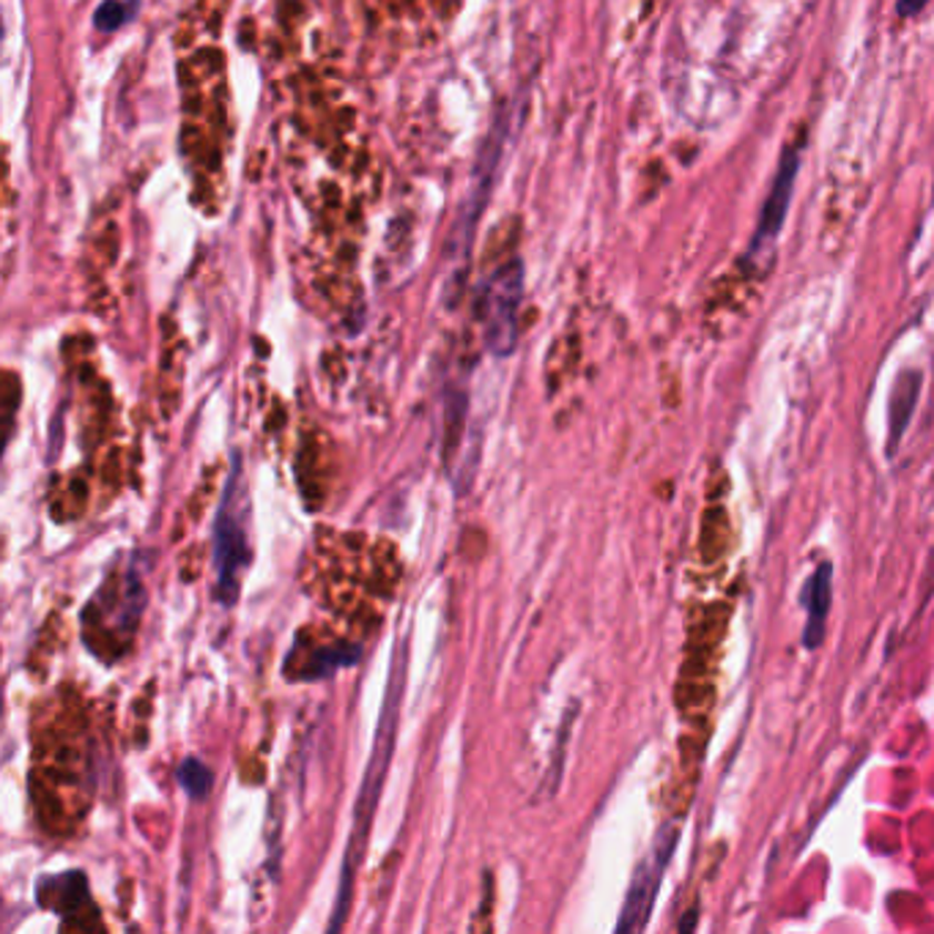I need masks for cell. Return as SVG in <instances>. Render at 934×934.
I'll return each instance as SVG.
<instances>
[{"instance_id": "8", "label": "cell", "mask_w": 934, "mask_h": 934, "mask_svg": "<svg viewBox=\"0 0 934 934\" xmlns=\"http://www.w3.org/2000/svg\"><path fill=\"white\" fill-rule=\"evenodd\" d=\"M179 781L192 801H203L211 790V771L198 760H184L179 767Z\"/></svg>"}, {"instance_id": "1", "label": "cell", "mask_w": 934, "mask_h": 934, "mask_svg": "<svg viewBox=\"0 0 934 934\" xmlns=\"http://www.w3.org/2000/svg\"><path fill=\"white\" fill-rule=\"evenodd\" d=\"M406 666H409V644H406V639H403V642L398 644L395 655H392V674H390V685H386V696H384V707H381L379 726H375L373 754H370L365 779H362V786H360V797H356V806H354V825H351L349 850H345L343 877H340V894H338V904H334L332 930H340V924H343V918H345V910H349L351 885H354L356 866H360L362 853H365L370 822H373L381 790H384L386 771H390L392 751H395L398 715H401L403 689H406Z\"/></svg>"}, {"instance_id": "9", "label": "cell", "mask_w": 934, "mask_h": 934, "mask_svg": "<svg viewBox=\"0 0 934 934\" xmlns=\"http://www.w3.org/2000/svg\"><path fill=\"white\" fill-rule=\"evenodd\" d=\"M123 20H127V9H123L121 3H116V0H108V3L97 11V26L102 28V31H113Z\"/></svg>"}, {"instance_id": "6", "label": "cell", "mask_w": 934, "mask_h": 934, "mask_svg": "<svg viewBox=\"0 0 934 934\" xmlns=\"http://www.w3.org/2000/svg\"><path fill=\"white\" fill-rule=\"evenodd\" d=\"M833 603V565L820 562L801 590V606L806 611V627H803V647L816 650L825 639L827 614Z\"/></svg>"}, {"instance_id": "5", "label": "cell", "mask_w": 934, "mask_h": 934, "mask_svg": "<svg viewBox=\"0 0 934 934\" xmlns=\"http://www.w3.org/2000/svg\"><path fill=\"white\" fill-rule=\"evenodd\" d=\"M797 170H801V151L790 149L784 157H781L779 173H775V181L771 187V195H767L765 205H762L760 222H756L754 242H751V255L767 247L775 237L781 233L786 220V211H790L792 192H795V179Z\"/></svg>"}, {"instance_id": "10", "label": "cell", "mask_w": 934, "mask_h": 934, "mask_svg": "<svg viewBox=\"0 0 934 934\" xmlns=\"http://www.w3.org/2000/svg\"><path fill=\"white\" fill-rule=\"evenodd\" d=\"M926 3H930V0H898V14L913 17V14H918Z\"/></svg>"}, {"instance_id": "3", "label": "cell", "mask_w": 934, "mask_h": 934, "mask_svg": "<svg viewBox=\"0 0 934 934\" xmlns=\"http://www.w3.org/2000/svg\"><path fill=\"white\" fill-rule=\"evenodd\" d=\"M521 304V267L510 263V267L499 269L483 288V327H485V343L493 354H510L515 345V319H519Z\"/></svg>"}, {"instance_id": "2", "label": "cell", "mask_w": 934, "mask_h": 934, "mask_svg": "<svg viewBox=\"0 0 934 934\" xmlns=\"http://www.w3.org/2000/svg\"><path fill=\"white\" fill-rule=\"evenodd\" d=\"M680 842V827L677 825H663L657 831L655 842H652V850L639 863V868L633 872L631 888H627L625 904H622V915L616 921V932H639L647 926L652 904L657 898V888H661V880L666 874L669 861H672L674 847Z\"/></svg>"}, {"instance_id": "4", "label": "cell", "mask_w": 934, "mask_h": 934, "mask_svg": "<svg viewBox=\"0 0 934 934\" xmlns=\"http://www.w3.org/2000/svg\"><path fill=\"white\" fill-rule=\"evenodd\" d=\"M214 560H217V597L225 606H233L239 597V573L247 562V540L242 524L228 510H222L214 529Z\"/></svg>"}, {"instance_id": "7", "label": "cell", "mask_w": 934, "mask_h": 934, "mask_svg": "<svg viewBox=\"0 0 934 934\" xmlns=\"http://www.w3.org/2000/svg\"><path fill=\"white\" fill-rule=\"evenodd\" d=\"M921 381H924V375H921L918 370H904V373L896 375L894 390H891V398H888V420H891L888 455H894L896 452L898 439H902L904 428H907L910 416H913V409L921 395Z\"/></svg>"}]
</instances>
